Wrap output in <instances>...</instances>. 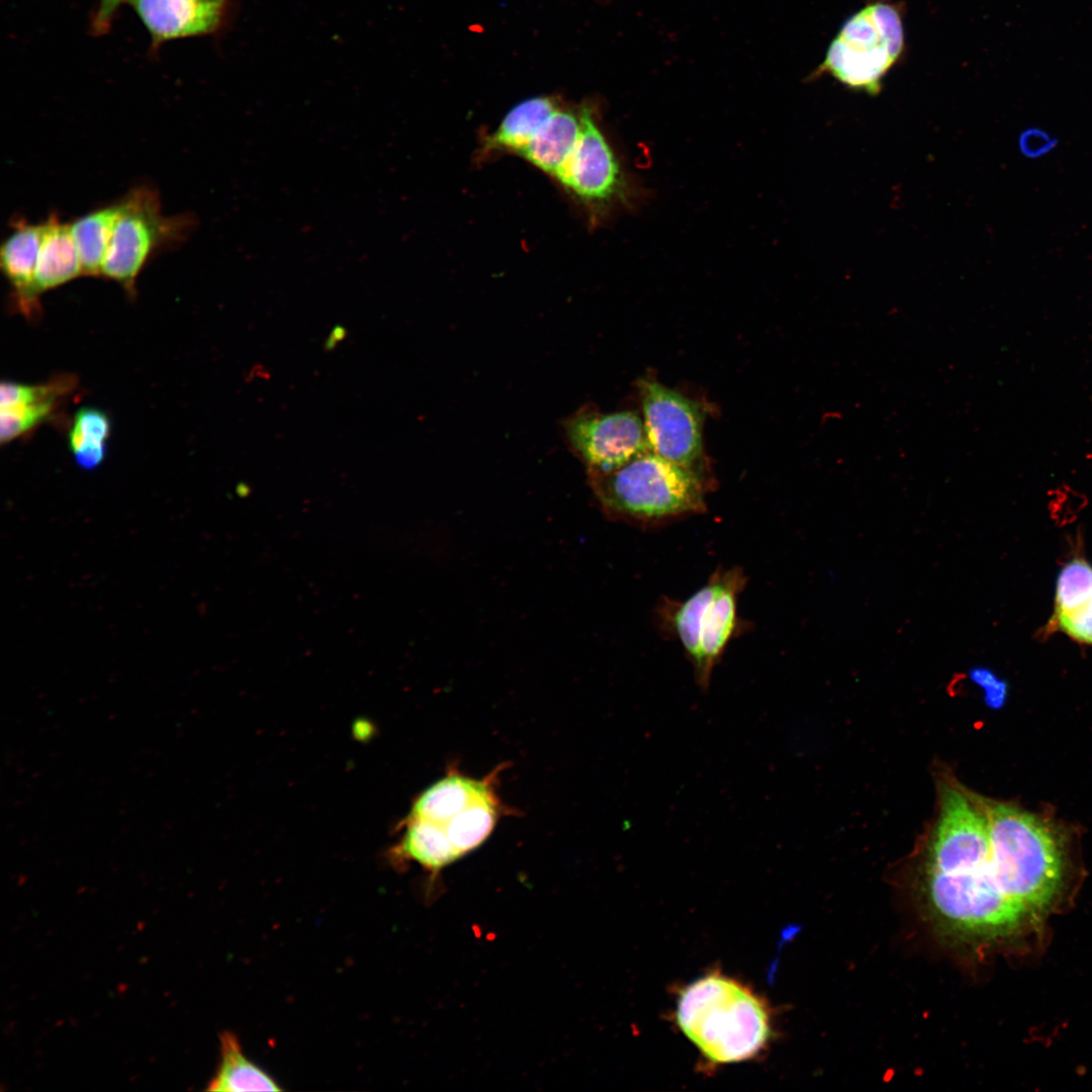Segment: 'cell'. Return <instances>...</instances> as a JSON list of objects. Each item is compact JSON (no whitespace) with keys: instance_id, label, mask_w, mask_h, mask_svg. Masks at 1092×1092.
<instances>
[{"instance_id":"obj_1","label":"cell","mask_w":1092,"mask_h":1092,"mask_svg":"<svg viewBox=\"0 0 1092 1092\" xmlns=\"http://www.w3.org/2000/svg\"><path fill=\"white\" fill-rule=\"evenodd\" d=\"M676 1021L710 1061L720 1064L751 1059L770 1033L766 1004L749 988L719 973L707 975L680 993Z\"/></svg>"},{"instance_id":"obj_2","label":"cell","mask_w":1092,"mask_h":1092,"mask_svg":"<svg viewBox=\"0 0 1092 1092\" xmlns=\"http://www.w3.org/2000/svg\"><path fill=\"white\" fill-rule=\"evenodd\" d=\"M990 863L1003 894L1027 916L1042 913L1063 880V856L1038 817L1002 803L986 805Z\"/></svg>"},{"instance_id":"obj_3","label":"cell","mask_w":1092,"mask_h":1092,"mask_svg":"<svg viewBox=\"0 0 1092 1092\" xmlns=\"http://www.w3.org/2000/svg\"><path fill=\"white\" fill-rule=\"evenodd\" d=\"M588 478L608 517L647 527L704 513L710 491L694 473L652 451Z\"/></svg>"},{"instance_id":"obj_4","label":"cell","mask_w":1092,"mask_h":1092,"mask_svg":"<svg viewBox=\"0 0 1092 1092\" xmlns=\"http://www.w3.org/2000/svg\"><path fill=\"white\" fill-rule=\"evenodd\" d=\"M741 567L718 568L684 601L663 599L657 615L692 663L697 685L707 690L712 672L739 631L737 601L746 584Z\"/></svg>"},{"instance_id":"obj_5","label":"cell","mask_w":1092,"mask_h":1092,"mask_svg":"<svg viewBox=\"0 0 1092 1092\" xmlns=\"http://www.w3.org/2000/svg\"><path fill=\"white\" fill-rule=\"evenodd\" d=\"M905 48L902 8L890 0H871L844 20L815 75L827 74L875 96Z\"/></svg>"},{"instance_id":"obj_6","label":"cell","mask_w":1092,"mask_h":1092,"mask_svg":"<svg viewBox=\"0 0 1092 1092\" xmlns=\"http://www.w3.org/2000/svg\"><path fill=\"white\" fill-rule=\"evenodd\" d=\"M194 225L191 213L165 215L159 191L153 186L132 188L120 198L102 275L134 294L136 278L146 264L162 251L184 243Z\"/></svg>"},{"instance_id":"obj_7","label":"cell","mask_w":1092,"mask_h":1092,"mask_svg":"<svg viewBox=\"0 0 1092 1092\" xmlns=\"http://www.w3.org/2000/svg\"><path fill=\"white\" fill-rule=\"evenodd\" d=\"M642 419L650 450L714 486L703 443V403L655 379L638 381Z\"/></svg>"},{"instance_id":"obj_8","label":"cell","mask_w":1092,"mask_h":1092,"mask_svg":"<svg viewBox=\"0 0 1092 1092\" xmlns=\"http://www.w3.org/2000/svg\"><path fill=\"white\" fill-rule=\"evenodd\" d=\"M582 110L579 138L554 181L598 221L628 197L621 165L596 118Z\"/></svg>"},{"instance_id":"obj_9","label":"cell","mask_w":1092,"mask_h":1092,"mask_svg":"<svg viewBox=\"0 0 1092 1092\" xmlns=\"http://www.w3.org/2000/svg\"><path fill=\"white\" fill-rule=\"evenodd\" d=\"M562 432L587 473H607L650 450L642 417L631 411L603 413L585 404L566 417Z\"/></svg>"},{"instance_id":"obj_10","label":"cell","mask_w":1092,"mask_h":1092,"mask_svg":"<svg viewBox=\"0 0 1092 1092\" xmlns=\"http://www.w3.org/2000/svg\"><path fill=\"white\" fill-rule=\"evenodd\" d=\"M989 861L990 840L986 816L959 790L943 786L925 872L974 871Z\"/></svg>"},{"instance_id":"obj_11","label":"cell","mask_w":1092,"mask_h":1092,"mask_svg":"<svg viewBox=\"0 0 1092 1092\" xmlns=\"http://www.w3.org/2000/svg\"><path fill=\"white\" fill-rule=\"evenodd\" d=\"M151 36L164 42L212 34L226 21L232 0H126Z\"/></svg>"},{"instance_id":"obj_12","label":"cell","mask_w":1092,"mask_h":1092,"mask_svg":"<svg viewBox=\"0 0 1092 1092\" xmlns=\"http://www.w3.org/2000/svg\"><path fill=\"white\" fill-rule=\"evenodd\" d=\"M43 236V223H29L16 219L12 232L0 247V268L10 283L14 301L26 316H34L40 309L39 297L34 291V278Z\"/></svg>"},{"instance_id":"obj_13","label":"cell","mask_w":1092,"mask_h":1092,"mask_svg":"<svg viewBox=\"0 0 1092 1092\" xmlns=\"http://www.w3.org/2000/svg\"><path fill=\"white\" fill-rule=\"evenodd\" d=\"M582 127V110L559 104L528 134L516 156L553 180L574 148Z\"/></svg>"},{"instance_id":"obj_14","label":"cell","mask_w":1092,"mask_h":1092,"mask_svg":"<svg viewBox=\"0 0 1092 1092\" xmlns=\"http://www.w3.org/2000/svg\"><path fill=\"white\" fill-rule=\"evenodd\" d=\"M495 775L496 771L475 780L451 772L415 800L407 817L428 821L442 829L470 805L495 794Z\"/></svg>"},{"instance_id":"obj_15","label":"cell","mask_w":1092,"mask_h":1092,"mask_svg":"<svg viewBox=\"0 0 1092 1092\" xmlns=\"http://www.w3.org/2000/svg\"><path fill=\"white\" fill-rule=\"evenodd\" d=\"M42 223V243L34 278V291L37 297L50 289L83 275L70 224L63 223L57 213H51Z\"/></svg>"},{"instance_id":"obj_16","label":"cell","mask_w":1092,"mask_h":1092,"mask_svg":"<svg viewBox=\"0 0 1092 1092\" xmlns=\"http://www.w3.org/2000/svg\"><path fill=\"white\" fill-rule=\"evenodd\" d=\"M219 1063L207 1084L213 1092L281 1091L278 1082L245 1054L238 1036L224 1030L219 1035Z\"/></svg>"},{"instance_id":"obj_17","label":"cell","mask_w":1092,"mask_h":1092,"mask_svg":"<svg viewBox=\"0 0 1092 1092\" xmlns=\"http://www.w3.org/2000/svg\"><path fill=\"white\" fill-rule=\"evenodd\" d=\"M120 210V199L91 210L70 224L83 275H102L104 258Z\"/></svg>"},{"instance_id":"obj_18","label":"cell","mask_w":1092,"mask_h":1092,"mask_svg":"<svg viewBox=\"0 0 1092 1092\" xmlns=\"http://www.w3.org/2000/svg\"><path fill=\"white\" fill-rule=\"evenodd\" d=\"M557 105L553 98L547 96L531 97L520 102L485 138L483 153L515 155L530 131Z\"/></svg>"},{"instance_id":"obj_19","label":"cell","mask_w":1092,"mask_h":1092,"mask_svg":"<svg viewBox=\"0 0 1092 1092\" xmlns=\"http://www.w3.org/2000/svg\"><path fill=\"white\" fill-rule=\"evenodd\" d=\"M1092 596V564L1083 556L1072 557L1061 568L1056 582L1051 617L1069 613Z\"/></svg>"},{"instance_id":"obj_20","label":"cell","mask_w":1092,"mask_h":1092,"mask_svg":"<svg viewBox=\"0 0 1092 1092\" xmlns=\"http://www.w3.org/2000/svg\"><path fill=\"white\" fill-rule=\"evenodd\" d=\"M63 395L53 394L29 403L1 407L0 439L5 444L33 429L53 412Z\"/></svg>"},{"instance_id":"obj_21","label":"cell","mask_w":1092,"mask_h":1092,"mask_svg":"<svg viewBox=\"0 0 1092 1092\" xmlns=\"http://www.w3.org/2000/svg\"><path fill=\"white\" fill-rule=\"evenodd\" d=\"M110 431V420L104 412L96 407L80 408L69 433L72 453L83 447L106 445Z\"/></svg>"},{"instance_id":"obj_22","label":"cell","mask_w":1092,"mask_h":1092,"mask_svg":"<svg viewBox=\"0 0 1092 1092\" xmlns=\"http://www.w3.org/2000/svg\"><path fill=\"white\" fill-rule=\"evenodd\" d=\"M1061 632L1073 641L1092 646V596L1075 610L1050 617L1041 631L1042 636Z\"/></svg>"},{"instance_id":"obj_23","label":"cell","mask_w":1092,"mask_h":1092,"mask_svg":"<svg viewBox=\"0 0 1092 1092\" xmlns=\"http://www.w3.org/2000/svg\"><path fill=\"white\" fill-rule=\"evenodd\" d=\"M73 378L62 376L40 385H27L12 381H3L0 387L1 407L29 403L52 395H65L73 387Z\"/></svg>"},{"instance_id":"obj_24","label":"cell","mask_w":1092,"mask_h":1092,"mask_svg":"<svg viewBox=\"0 0 1092 1092\" xmlns=\"http://www.w3.org/2000/svg\"><path fill=\"white\" fill-rule=\"evenodd\" d=\"M969 678L984 692L985 704L992 709H1000L1007 698L1008 686L992 669L986 666H974L969 670Z\"/></svg>"},{"instance_id":"obj_25","label":"cell","mask_w":1092,"mask_h":1092,"mask_svg":"<svg viewBox=\"0 0 1092 1092\" xmlns=\"http://www.w3.org/2000/svg\"><path fill=\"white\" fill-rule=\"evenodd\" d=\"M1057 145V139L1036 127L1025 129L1019 136V149L1025 157L1030 159L1050 153Z\"/></svg>"},{"instance_id":"obj_26","label":"cell","mask_w":1092,"mask_h":1092,"mask_svg":"<svg viewBox=\"0 0 1092 1092\" xmlns=\"http://www.w3.org/2000/svg\"><path fill=\"white\" fill-rule=\"evenodd\" d=\"M125 1L126 0H99L95 13L92 16V31L97 35L106 33L112 24L119 6Z\"/></svg>"}]
</instances>
